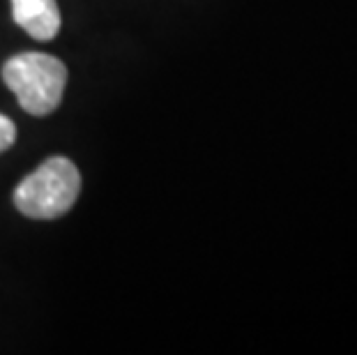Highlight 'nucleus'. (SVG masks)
I'll use <instances>...</instances> for the list:
<instances>
[{
    "label": "nucleus",
    "mask_w": 357,
    "mask_h": 355,
    "mask_svg": "<svg viewBox=\"0 0 357 355\" xmlns=\"http://www.w3.org/2000/svg\"><path fill=\"white\" fill-rule=\"evenodd\" d=\"M5 86L17 95L21 109L30 116H49L63 102L67 86V67L60 58L26 51L5 60Z\"/></svg>",
    "instance_id": "nucleus-1"
},
{
    "label": "nucleus",
    "mask_w": 357,
    "mask_h": 355,
    "mask_svg": "<svg viewBox=\"0 0 357 355\" xmlns=\"http://www.w3.org/2000/svg\"><path fill=\"white\" fill-rule=\"evenodd\" d=\"M81 194V173L67 157H49L14 190V206L30 219H58L74 208Z\"/></svg>",
    "instance_id": "nucleus-2"
},
{
    "label": "nucleus",
    "mask_w": 357,
    "mask_h": 355,
    "mask_svg": "<svg viewBox=\"0 0 357 355\" xmlns=\"http://www.w3.org/2000/svg\"><path fill=\"white\" fill-rule=\"evenodd\" d=\"M12 19L37 42H51L60 30L56 0H12Z\"/></svg>",
    "instance_id": "nucleus-3"
},
{
    "label": "nucleus",
    "mask_w": 357,
    "mask_h": 355,
    "mask_svg": "<svg viewBox=\"0 0 357 355\" xmlns=\"http://www.w3.org/2000/svg\"><path fill=\"white\" fill-rule=\"evenodd\" d=\"M14 143H17V125L12 123V118L0 113V153L10 150Z\"/></svg>",
    "instance_id": "nucleus-4"
}]
</instances>
